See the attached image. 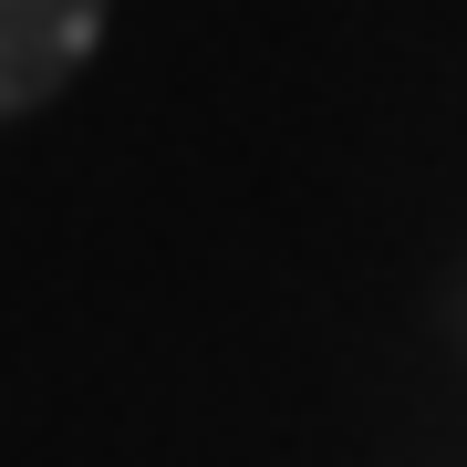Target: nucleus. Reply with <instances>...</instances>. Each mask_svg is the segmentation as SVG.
Returning <instances> with one entry per match:
<instances>
[{
	"mask_svg": "<svg viewBox=\"0 0 467 467\" xmlns=\"http://www.w3.org/2000/svg\"><path fill=\"white\" fill-rule=\"evenodd\" d=\"M104 11H115V0H0V125L52 104L94 63Z\"/></svg>",
	"mask_w": 467,
	"mask_h": 467,
	"instance_id": "1",
	"label": "nucleus"
}]
</instances>
